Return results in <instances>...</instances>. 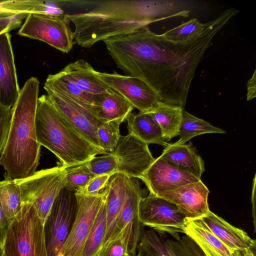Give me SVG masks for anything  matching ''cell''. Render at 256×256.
Segmentation results:
<instances>
[{
  "label": "cell",
  "mask_w": 256,
  "mask_h": 256,
  "mask_svg": "<svg viewBox=\"0 0 256 256\" xmlns=\"http://www.w3.org/2000/svg\"><path fill=\"white\" fill-rule=\"evenodd\" d=\"M139 219L142 225L155 231L166 232L175 239L179 233L184 234L186 216L170 202L150 193L142 198L138 208Z\"/></svg>",
  "instance_id": "obj_9"
},
{
  "label": "cell",
  "mask_w": 256,
  "mask_h": 256,
  "mask_svg": "<svg viewBox=\"0 0 256 256\" xmlns=\"http://www.w3.org/2000/svg\"><path fill=\"white\" fill-rule=\"evenodd\" d=\"M77 208L75 192L64 188L44 224L48 256H60L70 232Z\"/></svg>",
  "instance_id": "obj_8"
},
{
  "label": "cell",
  "mask_w": 256,
  "mask_h": 256,
  "mask_svg": "<svg viewBox=\"0 0 256 256\" xmlns=\"http://www.w3.org/2000/svg\"><path fill=\"white\" fill-rule=\"evenodd\" d=\"M2 256H48L44 225L30 204H23L5 238Z\"/></svg>",
  "instance_id": "obj_5"
},
{
  "label": "cell",
  "mask_w": 256,
  "mask_h": 256,
  "mask_svg": "<svg viewBox=\"0 0 256 256\" xmlns=\"http://www.w3.org/2000/svg\"><path fill=\"white\" fill-rule=\"evenodd\" d=\"M130 180V177L118 172L110 176L106 185L107 228L102 245L118 230L116 228V220L126 199Z\"/></svg>",
  "instance_id": "obj_20"
},
{
  "label": "cell",
  "mask_w": 256,
  "mask_h": 256,
  "mask_svg": "<svg viewBox=\"0 0 256 256\" xmlns=\"http://www.w3.org/2000/svg\"><path fill=\"white\" fill-rule=\"evenodd\" d=\"M98 78L115 92L126 98L139 112H150L162 102L156 92L140 79L96 71Z\"/></svg>",
  "instance_id": "obj_11"
},
{
  "label": "cell",
  "mask_w": 256,
  "mask_h": 256,
  "mask_svg": "<svg viewBox=\"0 0 256 256\" xmlns=\"http://www.w3.org/2000/svg\"><path fill=\"white\" fill-rule=\"evenodd\" d=\"M107 193L108 188L85 242L82 256H96L104 243L107 228Z\"/></svg>",
  "instance_id": "obj_28"
},
{
  "label": "cell",
  "mask_w": 256,
  "mask_h": 256,
  "mask_svg": "<svg viewBox=\"0 0 256 256\" xmlns=\"http://www.w3.org/2000/svg\"><path fill=\"white\" fill-rule=\"evenodd\" d=\"M39 84L36 78L28 79L12 108L9 132L0 154V165L6 171V178L12 180L30 176L39 164L41 146L37 141L35 128Z\"/></svg>",
  "instance_id": "obj_3"
},
{
  "label": "cell",
  "mask_w": 256,
  "mask_h": 256,
  "mask_svg": "<svg viewBox=\"0 0 256 256\" xmlns=\"http://www.w3.org/2000/svg\"><path fill=\"white\" fill-rule=\"evenodd\" d=\"M106 192V186L96 196L75 192L77 202L76 214L60 256H82L85 242Z\"/></svg>",
  "instance_id": "obj_10"
},
{
  "label": "cell",
  "mask_w": 256,
  "mask_h": 256,
  "mask_svg": "<svg viewBox=\"0 0 256 256\" xmlns=\"http://www.w3.org/2000/svg\"><path fill=\"white\" fill-rule=\"evenodd\" d=\"M126 120L129 134L148 144H155L165 148L169 144L164 140L161 129L150 112H132Z\"/></svg>",
  "instance_id": "obj_25"
},
{
  "label": "cell",
  "mask_w": 256,
  "mask_h": 256,
  "mask_svg": "<svg viewBox=\"0 0 256 256\" xmlns=\"http://www.w3.org/2000/svg\"><path fill=\"white\" fill-rule=\"evenodd\" d=\"M184 234L194 240L206 256H232L231 252L206 227L200 218H186Z\"/></svg>",
  "instance_id": "obj_24"
},
{
  "label": "cell",
  "mask_w": 256,
  "mask_h": 256,
  "mask_svg": "<svg viewBox=\"0 0 256 256\" xmlns=\"http://www.w3.org/2000/svg\"><path fill=\"white\" fill-rule=\"evenodd\" d=\"M128 256H140L138 254L137 255H136V256H132V255L129 254Z\"/></svg>",
  "instance_id": "obj_45"
},
{
  "label": "cell",
  "mask_w": 256,
  "mask_h": 256,
  "mask_svg": "<svg viewBox=\"0 0 256 256\" xmlns=\"http://www.w3.org/2000/svg\"><path fill=\"white\" fill-rule=\"evenodd\" d=\"M62 168L65 188L74 192L84 188L92 178L96 176L90 172L86 162Z\"/></svg>",
  "instance_id": "obj_34"
},
{
  "label": "cell",
  "mask_w": 256,
  "mask_h": 256,
  "mask_svg": "<svg viewBox=\"0 0 256 256\" xmlns=\"http://www.w3.org/2000/svg\"><path fill=\"white\" fill-rule=\"evenodd\" d=\"M143 194L138 178H131L128 192L116 220V228L123 234L128 254L132 256L136 255L137 246L144 231L138 216L140 202Z\"/></svg>",
  "instance_id": "obj_14"
},
{
  "label": "cell",
  "mask_w": 256,
  "mask_h": 256,
  "mask_svg": "<svg viewBox=\"0 0 256 256\" xmlns=\"http://www.w3.org/2000/svg\"><path fill=\"white\" fill-rule=\"evenodd\" d=\"M127 244L123 234L118 230L98 250L96 256H128Z\"/></svg>",
  "instance_id": "obj_36"
},
{
  "label": "cell",
  "mask_w": 256,
  "mask_h": 256,
  "mask_svg": "<svg viewBox=\"0 0 256 256\" xmlns=\"http://www.w3.org/2000/svg\"><path fill=\"white\" fill-rule=\"evenodd\" d=\"M92 10L69 14L75 26L74 43L92 47L98 42L148 26L174 17H186L180 2L172 0H102Z\"/></svg>",
  "instance_id": "obj_2"
},
{
  "label": "cell",
  "mask_w": 256,
  "mask_h": 256,
  "mask_svg": "<svg viewBox=\"0 0 256 256\" xmlns=\"http://www.w3.org/2000/svg\"><path fill=\"white\" fill-rule=\"evenodd\" d=\"M61 72L81 90L90 94L97 96L114 91L98 78L92 66L82 59L68 64Z\"/></svg>",
  "instance_id": "obj_21"
},
{
  "label": "cell",
  "mask_w": 256,
  "mask_h": 256,
  "mask_svg": "<svg viewBox=\"0 0 256 256\" xmlns=\"http://www.w3.org/2000/svg\"><path fill=\"white\" fill-rule=\"evenodd\" d=\"M110 178V176L108 175L96 176L84 188L76 193L90 196L98 195L106 187Z\"/></svg>",
  "instance_id": "obj_38"
},
{
  "label": "cell",
  "mask_w": 256,
  "mask_h": 256,
  "mask_svg": "<svg viewBox=\"0 0 256 256\" xmlns=\"http://www.w3.org/2000/svg\"><path fill=\"white\" fill-rule=\"evenodd\" d=\"M246 100H250L256 96V70L252 77L248 80L247 84Z\"/></svg>",
  "instance_id": "obj_41"
},
{
  "label": "cell",
  "mask_w": 256,
  "mask_h": 256,
  "mask_svg": "<svg viewBox=\"0 0 256 256\" xmlns=\"http://www.w3.org/2000/svg\"><path fill=\"white\" fill-rule=\"evenodd\" d=\"M232 256H256V248L235 250L232 252Z\"/></svg>",
  "instance_id": "obj_42"
},
{
  "label": "cell",
  "mask_w": 256,
  "mask_h": 256,
  "mask_svg": "<svg viewBox=\"0 0 256 256\" xmlns=\"http://www.w3.org/2000/svg\"><path fill=\"white\" fill-rule=\"evenodd\" d=\"M12 222L5 216L0 208V243L2 247Z\"/></svg>",
  "instance_id": "obj_40"
},
{
  "label": "cell",
  "mask_w": 256,
  "mask_h": 256,
  "mask_svg": "<svg viewBox=\"0 0 256 256\" xmlns=\"http://www.w3.org/2000/svg\"><path fill=\"white\" fill-rule=\"evenodd\" d=\"M256 176H254V184H253V188L252 190V216L254 218V232L256 230V220H255V202H256V196H255V184H256Z\"/></svg>",
  "instance_id": "obj_43"
},
{
  "label": "cell",
  "mask_w": 256,
  "mask_h": 256,
  "mask_svg": "<svg viewBox=\"0 0 256 256\" xmlns=\"http://www.w3.org/2000/svg\"><path fill=\"white\" fill-rule=\"evenodd\" d=\"M208 22H200L196 18H192L180 25L170 29L162 34V36L172 41L180 42L196 38L200 35L206 28Z\"/></svg>",
  "instance_id": "obj_32"
},
{
  "label": "cell",
  "mask_w": 256,
  "mask_h": 256,
  "mask_svg": "<svg viewBox=\"0 0 256 256\" xmlns=\"http://www.w3.org/2000/svg\"><path fill=\"white\" fill-rule=\"evenodd\" d=\"M12 108L0 104V154L5 144L12 118Z\"/></svg>",
  "instance_id": "obj_39"
},
{
  "label": "cell",
  "mask_w": 256,
  "mask_h": 256,
  "mask_svg": "<svg viewBox=\"0 0 256 256\" xmlns=\"http://www.w3.org/2000/svg\"><path fill=\"white\" fill-rule=\"evenodd\" d=\"M136 250L140 256H206L188 236L175 240L165 239L152 228L144 231Z\"/></svg>",
  "instance_id": "obj_15"
},
{
  "label": "cell",
  "mask_w": 256,
  "mask_h": 256,
  "mask_svg": "<svg viewBox=\"0 0 256 256\" xmlns=\"http://www.w3.org/2000/svg\"><path fill=\"white\" fill-rule=\"evenodd\" d=\"M208 194L209 190L200 180L166 191L157 196L176 204L186 218L197 219L210 210Z\"/></svg>",
  "instance_id": "obj_17"
},
{
  "label": "cell",
  "mask_w": 256,
  "mask_h": 256,
  "mask_svg": "<svg viewBox=\"0 0 256 256\" xmlns=\"http://www.w3.org/2000/svg\"><path fill=\"white\" fill-rule=\"evenodd\" d=\"M206 227L232 252L256 248V242L244 230L230 224L210 210L199 218Z\"/></svg>",
  "instance_id": "obj_19"
},
{
  "label": "cell",
  "mask_w": 256,
  "mask_h": 256,
  "mask_svg": "<svg viewBox=\"0 0 256 256\" xmlns=\"http://www.w3.org/2000/svg\"><path fill=\"white\" fill-rule=\"evenodd\" d=\"M20 89L9 32L0 34V104L12 108Z\"/></svg>",
  "instance_id": "obj_18"
},
{
  "label": "cell",
  "mask_w": 256,
  "mask_h": 256,
  "mask_svg": "<svg viewBox=\"0 0 256 256\" xmlns=\"http://www.w3.org/2000/svg\"><path fill=\"white\" fill-rule=\"evenodd\" d=\"M16 181L20 188L22 204L32 205L44 225L56 198L65 188L62 166L42 170Z\"/></svg>",
  "instance_id": "obj_6"
},
{
  "label": "cell",
  "mask_w": 256,
  "mask_h": 256,
  "mask_svg": "<svg viewBox=\"0 0 256 256\" xmlns=\"http://www.w3.org/2000/svg\"><path fill=\"white\" fill-rule=\"evenodd\" d=\"M69 14H29L18 32L22 36L38 40L68 53L74 44Z\"/></svg>",
  "instance_id": "obj_7"
},
{
  "label": "cell",
  "mask_w": 256,
  "mask_h": 256,
  "mask_svg": "<svg viewBox=\"0 0 256 256\" xmlns=\"http://www.w3.org/2000/svg\"><path fill=\"white\" fill-rule=\"evenodd\" d=\"M60 1L3 0L0 7L14 12L60 14H64Z\"/></svg>",
  "instance_id": "obj_30"
},
{
  "label": "cell",
  "mask_w": 256,
  "mask_h": 256,
  "mask_svg": "<svg viewBox=\"0 0 256 256\" xmlns=\"http://www.w3.org/2000/svg\"><path fill=\"white\" fill-rule=\"evenodd\" d=\"M160 156L170 165L199 179L205 170L204 160L190 144H169Z\"/></svg>",
  "instance_id": "obj_23"
},
{
  "label": "cell",
  "mask_w": 256,
  "mask_h": 256,
  "mask_svg": "<svg viewBox=\"0 0 256 256\" xmlns=\"http://www.w3.org/2000/svg\"><path fill=\"white\" fill-rule=\"evenodd\" d=\"M35 128L38 144L52 152L64 168L84 164L98 154H104L72 128L47 95L38 98Z\"/></svg>",
  "instance_id": "obj_4"
},
{
  "label": "cell",
  "mask_w": 256,
  "mask_h": 256,
  "mask_svg": "<svg viewBox=\"0 0 256 256\" xmlns=\"http://www.w3.org/2000/svg\"><path fill=\"white\" fill-rule=\"evenodd\" d=\"M46 90L50 102L72 128L106 154L100 148L97 135L98 128L104 122L64 95L48 90Z\"/></svg>",
  "instance_id": "obj_12"
},
{
  "label": "cell",
  "mask_w": 256,
  "mask_h": 256,
  "mask_svg": "<svg viewBox=\"0 0 256 256\" xmlns=\"http://www.w3.org/2000/svg\"><path fill=\"white\" fill-rule=\"evenodd\" d=\"M86 164L94 176L108 175L111 176L116 173L117 160L112 153L94 156L86 162Z\"/></svg>",
  "instance_id": "obj_35"
},
{
  "label": "cell",
  "mask_w": 256,
  "mask_h": 256,
  "mask_svg": "<svg viewBox=\"0 0 256 256\" xmlns=\"http://www.w3.org/2000/svg\"><path fill=\"white\" fill-rule=\"evenodd\" d=\"M110 153L117 160L116 173L138 179L155 159L148 144L129 134L120 136L116 148Z\"/></svg>",
  "instance_id": "obj_13"
},
{
  "label": "cell",
  "mask_w": 256,
  "mask_h": 256,
  "mask_svg": "<svg viewBox=\"0 0 256 256\" xmlns=\"http://www.w3.org/2000/svg\"><path fill=\"white\" fill-rule=\"evenodd\" d=\"M238 11L230 8L208 22L198 37L176 42L148 26L104 42L118 68L147 84L163 102L184 107L196 68L212 39Z\"/></svg>",
  "instance_id": "obj_1"
},
{
  "label": "cell",
  "mask_w": 256,
  "mask_h": 256,
  "mask_svg": "<svg viewBox=\"0 0 256 256\" xmlns=\"http://www.w3.org/2000/svg\"><path fill=\"white\" fill-rule=\"evenodd\" d=\"M140 180L145 184L150 194L156 196L166 191L200 180L170 165L160 156L154 159Z\"/></svg>",
  "instance_id": "obj_16"
},
{
  "label": "cell",
  "mask_w": 256,
  "mask_h": 256,
  "mask_svg": "<svg viewBox=\"0 0 256 256\" xmlns=\"http://www.w3.org/2000/svg\"><path fill=\"white\" fill-rule=\"evenodd\" d=\"M22 206L16 182L7 178L0 181V208L5 216L12 222L20 214Z\"/></svg>",
  "instance_id": "obj_29"
},
{
  "label": "cell",
  "mask_w": 256,
  "mask_h": 256,
  "mask_svg": "<svg viewBox=\"0 0 256 256\" xmlns=\"http://www.w3.org/2000/svg\"><path fill=\"white\" fill-rule=\"evenodd\" d=\"M134 108L122 96L115 92L102 95L98 106V117L103 122L126 120Z\"/></svg>",
  "instance_id": "obj_27"
},
{
  "label": "cell",
  "mask_w": 256,
  "mask_h": 256,
  "mask_svg": "<svg viewBox=\"0 0 256 256\" xmlns=\"http://www.w3.org/2000/svg\"><path fill=\"white\" fill-rule=\"evenodd\" d=\"M28 14L22 12H14L0 8V34L8 32L10 30L18 27L22 20Z\"/></svg>",
  "instance_id": "obj_37"
},
{
  "label": "cell",
  "mask_w": 256,
  "mask_h": 256,
  "mask_svg": "<svg viewBox=\"0 0 256 256\" xmlns=\"http://www.w3.org/2000/svg\"><path fill=\"white\" fill-rule=\"evenodd\" d=\"M210 133L224 134L226 132L191 114L184 110L179 128L180 138L176 142L184 144L196 136Z\"/></svg>",
  "instance_id": "obj_31"
},
{
  "label": "cell",
  "mask_w": 256,
  "mask_h": 256,
  "mask_svg": "<svg viewBox=\"0 0 256 256\" xmlns=\"http://www.w3.org/2000/svg\"><path fill=\"white\" fill-rule=\"evenodd\" d=\"M124 120H116L104 122L98 127L97 135L102 150L105 154L112 152L120 136V126Z\"/></svg>",
  "instance_id": "obj_33"
},
{
  "label": "cell",
  "mask_w": 256,
  "mask_h": 256,
  "mask_svg": "<svg viewBox=\"0 0 256 256\" xmlns=\"http://www.w3.org/2000/svg\"><path fill=\"white\" fill-rule=\"evenodd\" d=\"M44 88L64 95L97 116L98 106L103 94L95 96L84 92L70 80L61 70L48 76Z\"/></svg>",
  "instance_id": "obj_22"
},
{
  "label": "cell",
  "mask_w": 256,
  "mask_h": 256,
  "mask_svg": "<svg viewBox=\"0 0 256 256\" xmlns=\"http://www.w3.org/2000/svg\"><path fill=\"white\" fill-rule=\"evenodd\" d=\"M184 107L161 102L150 112L162 130L166 142L178 136Z\"/></svg>",
  "instance_id": "obj_26"
},
{
  "label": "cell",
  "mask_w": 256,
  "mask_h": 256,
  "mask_svg": "<svg viewBox=\"0 0 256 256\" xmlns=\"http://www.w3.org/2000/svg\"><path fill=\"white\" fill-rule=\"evenodd\" d=\"M3 254V247L0 243V256H2Z\"/></svg>",
  "instance_id": "obj_44"
}]
</instances>
